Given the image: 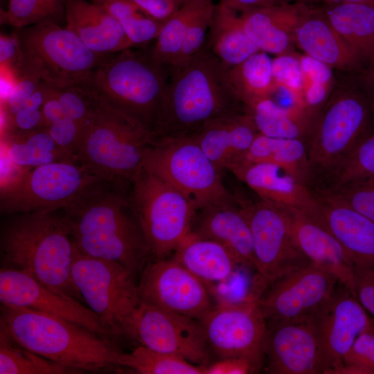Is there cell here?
<instances>
[{
    "label": "cell",
    "mask_w": 374,
    "mask_h": 374,
    "mask_svg": "<svg viewBox=\"0 0 374 374\" xmlns=\"http://www.w3.org/2000/svg\"><path fill=\"white\" fill-rule=\"evenodd\" d=\"M127 189L106 183L62 211L79 252L116 262L136 278L150 253Z\"/></svg>",
    "instance_id": "6da1fadb"
},
{
    "label": "cell",
    "mask_w": 374,
    "mask_h": 374,
    "mask_svg": "<svg viewBox=\"0 0 374 374\" xmlns=\"http://www.w3.org/2000/svg\"><path fill=\"white\" fill-rule=\"evenodd\" d=\"M245 110L228 71L205 44L169 75L151 131L154 138L192 136L213 119Z\"/></svg>",
    "instance_id": "7a4b0ae2"
},
{
    "label": "cell",
    "mask_w": 374,
    "mask_h": 374,
    "mask_svg": "<svg viewBox=\"0 0 374 374\" xmlns=\"http://www.w3.org/2000/svg\"><path fill=\"white\" fill-rule=\"evenodd\" d=\"M57 211L15 214L6 221L1 227V266L79 301L71 276L75 248L63 215Z\"/></svg>",
    "instance_id": "3957f363"
},
{
    "label": "cell",
    "mask_w": 374,
    "mask_h": 374,
    "mask_svg": "<svg viewBox=\"0 0 374 374\" xmlns=\"http://www.w3.org/2000/svg\"><path fill=\"white\" fill-rule=\"evenodd\" d=\"M0 328L24 348L80 372L117 366L121 354L111 337L24 307L1 303Z\"/></svg>",
    "instance_id": "277c9868"
},
{
    "label": "cell",
    "mask_w": 374,
    "mask_h": 374,
    "mask_svg": "<svg viewBox=\"0 0 374 374\" xmlns=\"http://www.w3.org/2000/svg\"><path fill=\"white\" fill-rule=\"evenodd\" d=\"M307 139L312 178L328 177L374 132V88L362 73H344Z\"/></svg>",
    "instance_id": "5b68a950"
},
{
    "label": "cell",
    "mask_w": 374,
    "mask_h": 374,
    "mask_svg": "<svg viewBox=\"0 0 374 374\" xmlns=\"http://www.w3.org/2000/svg\"><path fill=\"white\" fill-rule=\"evenodd\" d=\"M91 90L94 116L80 141L76 161L108 183L130 187L143 170V154L154 135L139 120Z\"/></svg>",
    "instance_id": "8992f818"
},
{
    "label": "cell",
    "mask_w": 374,
    "mask_h": 374,
    "mask_svg": "<svg viewBox=\"0 0 374 374\" xmlns=\"http://www.w3.org/2000/svg\"><path fill=\"white\" fill-rule=\"evenodd\" d=\"M168 79L151 48L132 47L105 55L83 85L151 130Z\"/></svg>",
    "instance_id": "52a82bcc"
},
{
    "label": "cell",
    "mask_w": 374,
    "mask_h": 374,
    "mask_svg": "<svg viewBox=\"0 0 374 374\" xmlns=\"http://www.w3.org/2000/svg\"><path fill=\"white\" fill-rule=\"evenodd\" d=\"M21 62L17 71L53 89L83 85L105 55L90 50L66 27L44 21L16 29Z\"/></svg>",
    "instance_id": "ba28073f"
},
{
    "label": "cell",
    "mask_w": 374,
    "mask_h": 374,
    "mask_svg": "<svg viewBox=\"0 0 374 374\" xmlns=\"http://www.w3.org/2000/svg\"><path fill=\"white\" fill-rule=\"evenodd\" d=\"M143 169L187 197L197 208L233 196L221 170L192 136L154 138L143 154Z\"/></svg>",
    "instance_id": "9c48e42d"
},
{
    "label": "cell",
    "mask_w": 374,
    "mask_h": 374,
    "mask_svg": "<svg viewBox=\"0 0 374 374\" xmlns=\"http://www.w3.org/2000/svg\"><path fill=\"white\" fill-rule=\"evenodd\" d=\"M130 193L150 260L168 258L190 232L197 208L181 192L144 169L132 184Z\"/></svg>",
    "instance_id": "30bf717a"
},
{
    "label": "cell",
    "mask_w": 374,
    "mask_h": 374,
    "mask_svg": "<svg viewBox=\"0 0 374 374\" xmlns=\"http://www.w3.org/2000/svg\"><path fill=\"white\" fill-rule=\"evenodd\" d=\"M71 276L81 297L113 337L124 335L141 301L138 283L121 264L84 255L76 249Z\"/></svg>",
    "instance_id": "8fae6325"
},
{
    "label": "cell",
    "mask_w": 374,
    "mask_h": 374,
    "mask_svg": "<svg viewBox=\"0 0 374 374\" xmlns=\"http://www.w3.org/2000/svg\"><path fill=\"white\" fill-rule=\"evenodd\" d=\"M106 183L78 162L46 164L31 169L17 188L1 197V213L62 211Z\"/></svg>",
    "instance_id": "7c38bea8"
},
{
    "label": "cell",
    "mask_w": 374,
    "mask_h": 374,
    "mask_svg": "<svg viewBox=\"0 0 374 374\" xmlns=\"http://www.w3.org/2000/svg\"><path fill=\"white\" fill-rule=\"evenodd\" d=\"M238 201L251 230L254 269L268 283L312 263L296 242L285 208L260 199Z\"/></svg>",
    "instance_id": "4fadbf2b"
},
{
    "label": "cell",
    "mask_w": 374,
    "mask_h": 374,
    "mask_svg": "<svg viewBox=\"0 0 374 374\" xmlns=\"http://www.w3.org/2000/svg\"><path fill=\"white\" fill-rule=\"evenodd\" d=\"M123 337L196 365L209 363L211 350L199 320L142 301L129 319Z\"/></svg>",
    "instance_id": "5bb4252c"
},
{
    "label": "cell",
    "mask_w": 374,
    "mask_h": 374,
    "mask_svg": "<svg viewBox=\"0 0 374 374\" xmlns=\"http://www.w3.org/2000/svg\"><path fill=\"white\" fill-rule=\"evenodd\" d=\"M257 301L220 302L199 319L209 349L218 359H263L267 323Z\"/></svg>",
    "instance_id": "9a60e30c"
},
{
    "label": "cell",
    "mask_w": 374,
    "mask_h": 374,
    "mask_svg": "<svg viewBox=\"0 0 374 374\" xmlns=\"http://www.w3.org/2000/svg\"><path fill=\"white\" fill-rule=\"evenodd\" d=\"M138 283L142 302L199 320L213 305L208 285L175 258L150 260Z\"/></svg>",
    "instance_id": "2e32d148"
},
{
    "label": "cell",
    "mask_w": 374,
    "mask_h": 374,
    "mask_svg": "<svg viewBox=\"0 0 374 374\" xmlns=\"http://www.w3.org/2000/svg\"><path fill=\"white\" fill-rule=\"evenodd\" d=\"M337 283L335 276L310 263L273 282L257 303L267 321L312 315L331 297Z\"/></svg>",
    "instance_id": "e0dca14e"
},
{
    "label": "cell",
    "mask_w": 374,
    "mask_h": 374,
    "mask_svg": "<svg viewBox=\"0 0 374 374\" xmlns=\"http://www.w3.org/2000/svg\"><path fill=\"white\" fill-rule=\"evenodd\" d=\"M267 323L265 357L267 373H323L321 348L312 315Z\"/></svg>",
    "instance_id": "ac0fdd59"
},
{
    "label": "cell",
    "mask_w": 374,
    "mask_h": 374,
    "mask_svg": "<svg viewBox=\"0 0 374 374\" xmlns=\"http://www.w3.org/2000/svg\"><path fill=\"white\" fill-rule=\"evenodd\" d=\"M0 301L53 315L100 335L114 337L89 308L17 270L1 267Z\"/></svg>",
    "instance_id": "d6986e66"
},
{
    "label": "cell",
    "mask_w": 374,
    "mask_h": 374,
    "mask_svg": "<svg viewBox=\"0 0 374 374\" xmlns=\"http://www.w3.org/2000/svg\"><path fill=\"white\" fill-rule=\"evenodd\" d=\"M312 316L321 348L322 374L343 364L358 336L373 325L356 296L344 285Z\"/></svg>",
    "instance_id": "ffe728a7"
},
{
    "label": "cell",
    "mask_w": 374,
    "mask_h": 374,
    "mask_svg": "<svg viewBox=\"0 0 374 374\" xmlns=\"http://www.w3.org/2000/svg\"><path fill=\"white\" fill-rule=\"evenodd\" d=\"M314 192L317 205L309 216L339 242L355 267H374V222L322 188Z\"/></svg>",
    "instance_id": "44dd1931"
},
{
    "label": "cell",
    "mask_w": 374,
    "mask_h": 374,
    "mask_svg": "<svg viewBox=\"0 0 374 374\" xmlns=\"http://www.w3.org/2000/svg\"><path fill=\"white\" fill-rule=\"evenodd\" d=\"M296 47L344 73L359 72L363 63L332 26L320 6L304 3L295 28Z\"/></svg>",
    "instance_id": "7402d4cb"
},
{
    "label": "cell",
    "mask_w": 374,
    "mask_h": 374,
    "mask_svg": "<svg viewBox=\"0 0 374 374\" xmlns=\"http://www.w3.org/2000/svg\"><path fill=\"white\" fill-rule=\"evenodd\" d=\"M190 231L221 244L240 265L254 268L249 224L235 197L198 209Z\"/></svg>",
    "instance_id": "603a6c76"
},
{
    "label": "cell",
    "mask_w": 374,
    "mask_h": 374,
    "mask_svg": "<svg viewBox=\"0 0 374 374\" xmlns=\"http://www.w3.org/2000/svg\"><path fill=\"white\" fill-rule=\"evenodd\" d=\"M285 209L296 242L303 253L312 263L335 276L353 293L355 264L342 246L306 213Z\"/></svg>",
    "instance_id": "cb8c5ba5"
},
{
    "label": "cell",
    "mask_w": 374,
    "mask_h": 374,
    "mask_svg": "<svg viewBox=\"0 0 374 374\" xmlns=\"http://www.w3.org/2000/svg\"><path fill=\"white\" fill-rule=\"evenodd\" d=\"M229 171L260 199L283 208L298 210L308 215L316 210L317 202L314 190L276 165L249 163Z\"/></svg>",
    "instance_id": "d4e9b609"
},
{
    "label": "cell",
    "mask_w": 374,
    "mask_h": 374,
    "mask_svg": "<svg viewBox=\"0 0 374 374\" xmlns=\"http://www.w3.org/2000/svg\"><path fill=\"white\" fill-rule=\"evenodd\" d=\"M66 27L92 51L101 55L134 47L116 19L100 4L66 0Z\"/></svg>",
    "instance_id": "484cf974"
},
{
    "label": "cell",
    "mask_w": 374,
    "mask_h": 374,
    "mask_svg": "<svg viewBox=\"0 0 374 374\" xmlns=\"http://www.w3.org/2000/svg\"><path fill=\"white\" fill-rule=\"evenodd\" d=\"M258 133L253 117L245 110L209 121L192 137L218 168L228 170Z\"/></svg>",
    "instance_id": "4316f807"
},
{
    "label": "cell",
    "mask_w": 374,
    "mask_h": 374,
    "mask_svg": "<svg viewBox=\"0 0 374 374\" xmlns=\"http://www.w3.org/2000/svg\"><path fill=\"white\" fill-rule=\"evenodd\" d=\"M304 3H290L239 12L242 26L258 48L275 55L294 52V28Z\"/></svg>",
    "instance_id": "83f0119b"
},
{
    "label": "cell",
    "mask_w": 374,
    "mask_h": 374,
    "mask_svg": "<svg viewBox=\"0 0 374 374\" xmlns=\"http://www.w3.org/2000/svg\"><path fill=\"white\" fill-rule=\"evenodd\" d=\"M172 257L207 285L226 280L240 265L223 245L191 231L181 241Z\"/></svg>",
    "instance_id": "f1b7e54d"
},
{
    "label": "cell",
    "mask_w": 374,
    "mask_h": 374,
    "mask_svg": "<svg viewBox=\"0 0 374 374\" xmlns=\"http://www.w3.org/2000/svg\"><path fill=\"white\" fill-rule=\"evenodd\" d=\"M259 163L276 165L308 186L312 179L308 145L304 139L271 137L258 133L249 148L228 170Z\"/></svg>",
    "instance_id": "f546056e"
},
{
    "label": "cell",
    "mask_w": 374,
    "mask_h": 374,
    "mask_svg": "<svg viewBox=\"0 0 374 374\" xmlns=\"http://www.w3.org/2000/svg\"><path fill=\"white\" fill-rule=\"evenodd\" d=\"M332 26L364 67L374 62V5L344 2L322 3Z\"/></svg>",
    "instance_id": "4dcf8cb0"
},
{
    "label": "cell",
    "mask_w": 374,
    "mask_h": 374,
    "mask_svg": "<svg viewBox=\"0 0 374 374\" xmlns=\"http://www.w3.org/2000/svg\"><path fill=\"white\" fill-rule=\"evenodd\" d=\"M205 44L228 71L260 50L245 32L239 12L215 6Z\"/></svg>",
    "instance_id": "1f68e13d"
},
{
    "label": "cell",
    "mask_w": 374,
    "mask_h": 374,
    "mask_svg": "<svg viewBox=\"0 0 374 374\" xmlns=\"http://www.w3.org/2000/svg\"><path fill=\"white\" fill-rule=\"evenodd\" d=\"M259 133L271 137L306 140L317 115L303 106L283 107L271 98L245 106Z\"/></svg>",
    "instance_id": "d6a6232c"
},
{
    "label": "cell",
    "mask_w": 374,
    "mask_h": 374,
    "mask_svg": "<svg viewBox=\"0 0 374 374\" xmlns=\"http://www.w3.org/2000/svg\"><path fill=\"white\" fill-rule=\"evenodd\" d=\"M1 148L9 159L21 166L34 168L59 161L76 162L40 128L26 132H10L3 139Z\"/></svg>",
    "instance_id": "836d02e7"
},
{
    "label": "cell",
    "mask_w": 374,
    "mask_h": 374,
    "mask_svg": "<svg viewBox=\"0 0 374 374\" xmlns=\"http://www.w3.org/2000/svg\"><path fill=\"white\" fill-rule=\"evenodd\" d=\"M230 82L244 104L271 98L277 89L272 75V59L259 51L228 70Z\"/></svg>",
    "instance_id": "e575fe53"
},
{
    "label": "cell",
    "mask_w": 374,
    "mask_h": 374,
    "mask_svg": "<svg viewBox=\"0 0 374 374\" xmlns=\"http://www.w3.org/2000/svg\"><path fill=\"white\" fill-rule=\"evenodd\" d=\"M203 0H188L166 20L151 48L154 58L168 71L177 66L189 24Z\"/></svg>",
    "instance_id": "d590c367"
},
{
    "label": "cell",
    "mask_w": 374,
    "mask_h": 374,
    "mask_svg": "<svg viewBox=\"0 0 374 374\" xmlns=\"http://www.w3.org/2000/svg\"><path fill=\"white\" fill-rule=\"evenodd\" d=\"M80 371L46 359L17 343L0 328V374H66Z\"/></svg>",
    "instance_id": "8d00e7d4"
},
{
    "label": "cell",
    "mask_w": 374,
    "mask_h": 374,
    "mask_svg": "<svg viewBox=\"0 0 374 374\" xmlns=\"http://www.w3.org/2000/svg\"><path fill=\"white\" fill-rule=\"evenodd\" d=\"M117 366L126 367L140 374H204V366L145 347L136 346L129 353H121Z\"/></svg>",
    "instance_id": "74e56055"
},
{
    "label": "cell",
    "mask_w": 374,
    "mask_h": 374,
    "mask_svg": "<svg viewBox=\"0 0 374 374\" xmlns=\"http://www.w3.org/2000/svg\"><path fill=\"white\" fill-rule=\"evenodd\" d=\"M43 127L57 145L76 162L82 132L76 122L66 113L55 90L46 85L42 107Z\"/></svg>",
    "instance_id": "f35d334b"
},
{
    "label": "cell",
    "mask_w": 374,
    "mask_h": 374,
    "mask_svg": "<svg viewBox=\"0 0 374 374\" xmlns=\"http://www.w3.org/2000/svg\"><path fill=\"white\" fill-rule=\"evenodd\" d=\"M100 5L116 19L134 46L155 40L163 24L146 15L132 0H105Z\"/></svg>",
    "instance_id": "ab89813d"
},
{
    "label": "cell",
    "mask_w": 374,
    "mask_h": 374,
    "mask_svg": "<svg viewBox=\"0 0 374 374\" xmlns=\"http://www.w3.org/2000/svg\"><path fill=\"white\" fill-rule=\"evenodd\" d=\"M303 73L302 95L305 107L317 115L332 92L337 77L331 67L305 54H300Z\"/></svg>",
    "instance_id": "60d3db41"
},
{
    "label": "cell",
    "mask_w": 374,
    "mask_h": 374,
    "mask_svg": "<svg viewBox=\"0 0 374 374\" xmlns=\"http://www.w3.org/2000/svg\"><path fill=\"white\" fill-rule=\"evenodd\" d=\"M322 189L374 222V176L356 178Z\"/></svg>",
    "instance_id": "b9f144b4"
},
{
    "label": "cell",
    "mask_w": 374,
    "mask_h": 374,
    "mask_svg": "<svg viewBox=\"0 0 374 374\" xmlns=\"http://www.w3.org/2000/svg\"><path fill=\"white\" fill-rule=\"evenodd\" d=\"M368 176H374V132L327 177L331 187Z\"/></svg>",
    "instance_id": "7bdbcfd3"
},
{
    "label": "cell",
    "mask_w": 374,
    "mask_h": 374,
    "mask_svg": "<svg viewBox=\"0 0 374 374\" xmlns=\"http://www.w3.org/2000/svg\"><path fill=\"white\" fill-rule=\"evenodd\" d=\"M53 89L66 113L78 125L83 136L94 116L96 100L93 91L87 85Z\"/></svg>",
    "instance_id": "ee69618b"
},
{
    "label": "cell",
    "mask_w": 374,
    "mask_h": 374,
    "mask_svg": "<svg viewBox=\"0 0 374 374\" xmlns=\"http://www.w3.org/2000/svg\"><path fill=\"white\" fill-rule=\"evenodd\" d=\"M44 21L53 20L44 0H8L6 8L0 10L1 24L11 26L15 29Z\"/></svg>",
    "instance_id": "f6af8a7d"
},
{
    "label": "cell",
    "mask_w": 374,
    "mask_h": 374,
    "mask_svg": "<svg viewBox=\"0 0 374 374\" xmlns=\"http://www.w3.org/2000/svg\"><path fill=\"white\" fill-rule=\"evenodd\" d=\"M272 75L277 87L292 92L305 105L302 95L303 73L300 54L294 51L276 55L272 59Z\"/></svg>",
    "instance_id": "bcb514c9"
},
{
    "label": "cell",
    "mask_w": 374,
    "mask_h": 374,
    "mask_svg": "<svg viewBox=\"0 0 374 374\" xmlns=\"http://www.w3.org/2000/svg\"><path fill=\"white\" fill-rule=\"evenodd\" d=\"M45 89V84L42 83L18 111L9 118L11 132L15 130L16 132H26L43 127L42 107Z\"/></svg>",
    "instance_id": "7dc6e473"
},
{
    "label": "cell",
    "mask_w": 374,
    "mask_h": 374,
    "mask_svg": "<svg viewBox=\"0 0 374 374\" xmlns=\"http://www.w3.org/2000/svg\"><path fill=\"white\" fill-rule=\"evenodd\" d=\"M263 359L234 356L217 359L204 366V374H251L258 373Z\"/></svg>",
    "instance_id": "c3c4849f"
},
{
    "label": "cell",
    "mask_w": 374,
    "mask_h": 374,
    "mask_svg": "<svg viewBox=\"0 0 374 374\" xmlns=\"http://www.w3.org/2000/svg\"><path fill=\"white\" fill-rule=\"evenodd\" d=\"M343 363L364 367L374 374V323L358 336Z\"/></svg>",
    "instance_id": "681fc988"
},
{
    "label": "cell",
    "mask_w": 374,
    "mask_h": 374,
    "mask_svg": "<svg viewBox=\"0 0 374 374\" xmlns=\"http://www.w3.org/2000/svg\"><path fill=\"white\" fill-rule=\"evenodd\" d=\"M42 82L36 77L26 74H18L17 81L11 92L3 101L8 122Z\"/></svg>",
    "instance_id": "f907efd6"
},
{
    "label": "cell",
    "mask_w": 374,
    "mask_h": 374,
    "mask_svg": "<svg viewBox=\"0 0 374 374\" xmlns=\"http://www.w3.org/2000/svg\"><path fill=\"white\" fill-rule=\"evenodd\" d=\"M353 293L374 316V267H355Z\"/></svg>",
    "instance_id": "816d5d0a"
},
{
    "label": "cell",
    "mask_w": 374,
    "mask_h": 374,
    "mask_svg": "<svg viewBox=\"0 0 374 374\" xmlns=\"http://www.w3.org/2000/svg\"><path fill=\"white\" fill-rule=\"evenodd\" d=\"M32 168L21 166L12 161L1 149V197L17 188Z\"/></svg>",
    "instance_id": "f5cc1de1"
},
{
    "label": "cell",
    "mask_w": 374,
    "mask_h": 374,
    "mask_svg": "<svg viewBox=\"0 0 374 374\" xmlns=\"http://www.w3.org/2000/svg\"><path fill=\"white\" fill-rule=\"evenodd\" d=\"M153 19L164 22L181 6L176 0H132Z\"/></svg>",
    "instance_id": "db71d44e"
},
{
    "label": "cell",
    "mask_w": 374,
    "mask_h": 374,
    "mask_svg": "<svg viewBox=\"0 0 374 374\" xmlns=\"http://www.w3.org/2000/svg\"><path fill=\"white\" fill-rule=\"evenodd\" d=\"M21 62V51L15 33L12 35L1 34L0 65L12 69L17 75Z\"/></svg>",
    "instance_id": "11a10c76"
},
{
    "label": "cell",
    "mask_w": 374,
    "mask_h": 374,
    "mask_svg": "<svg viewBox=\"0 0 374 374\" xmlns=\"http://www.w3.org/2000/svg\"><path fill=\"white\" fill-rule=\"evenodd\" d=\"M293 2L292 0H220V4L238 12Z\"/></svg>",
    "instance_id": "9f6ffc18"
},
{
    "label": "cell",
    "mask_w": 374,
    "mask_h": 374,
    "mask_svg": "<svg viewBox=\"0 0 374 374\" xmlns=\"http://www.w3.org/2000/svg\"><path fill=\"white\" fill-rule=\"evenodd\" d=\"M52 20L58 23L59 20L65 17L66 0H44Z\"/></svg>",
    "instance_id": "6f0895ef"
},
{
    "label": "cell",
    "mask_w": 374,
    "mask_h": 374,
    "mask_svg": "<svg viewBox=\"0 0 374 374\" xmlns=\"http://www.w3.org/2000/svg\"><path fill=\"white\" fill-rule=\"evenodd\" d=\"M326 374H371V373L364 367L343 363L335 368L328 370Z\"/></svg>",
    "instance_id": "680465c9"
},
{
    "label": "cell",
    "mask_w": 374,
    "mask_h": 374,
    "mask_svg": "<svg viewBox=\"0 0 374 374\" xmlns=\"http://www.w3.org/2000/svg\"><path fill=\"white\" fill-rule=\"evenodd\" d=\"M292 1H298L308 3H321V4L331 3L355 2L374 5V0H292Z\"/></svg>",
    "instance_id": "91938a15"
},
{
    "label": "cell",
    "mask_w": 374,
    "mask_h": 374,
    "mask_svg": "<svg viewBox=\"0 0 374 374\" xmlns=\"http://www.w3.org/2000/svg\"><path fill=\"white\" fill-rule=\"evenodd\" d=\"M362 73L374 88V62L362 70Z\"/></svg>",
    "instance_id": "94428289"
},
{
    "label": "cell",
    "mask_w": 374,
    "mask_h": 374,
    "mask_svg": "<svg viewBox=\"0 0 374 374\" xmlns=\"http://www.w3.org/2000/svg\"><path fill=\"white\" fill-rule=\"evenodd\" d=\"M105 0H92V2H94L96 3L100 4L103 2H104Z\"/></svg>",
    "instance_id": "6125c7cd"
},
{
    "label": "cell",
    "mask_w": 374,
    "mask_h": 374,
    "mask_svg": "<svg viewBox=\"0 0 374 374\" xmlns=\"http://www.w3.org/2000/svg\"><path fill=\"white\" fill-rule=\"evenodd\" d=\"M180 6L186 3L188 0H176Z\"/></svg>",
    "instance_id": "be15d7a7"
},
{
    "label": "cell",
    "mask_w": 374,
    "mask_h": 374,
    "mask_svg": "<svg viewBox=\"0 0 374 374\" xmlns=\"http://www.w3.org/2000/svg\"><path fill=\"white\" fill-rule=\"evenodd\" d=\"M373 323H374V322H373Z\"/></svg>",
    "instance_id": "e7e4bbea"
}]
</instances>
